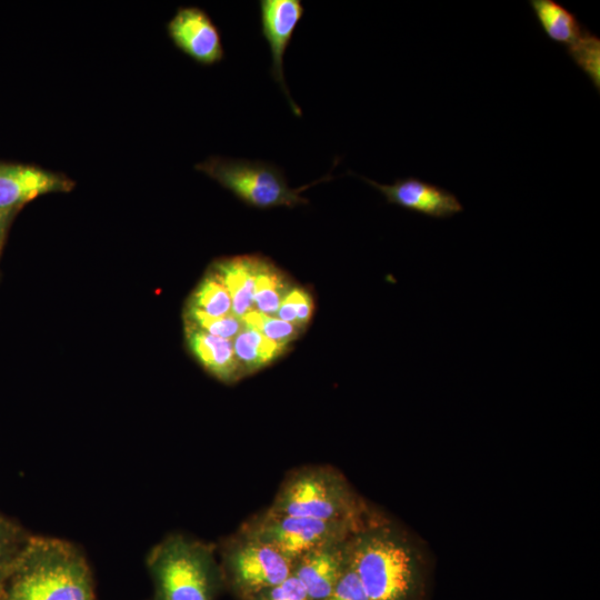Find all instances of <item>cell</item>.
<instances>
[{
	"label": "cell",
	"instance_id": "cell-1",
	"mask_svg": "<svg viewBox=\"0 0 600 600\" xmlns=\"http://www.w3.org/2000/svg\"><path fill=\"white\" fill-rule=\"evenodd\" d=\"M349 558L368 600H429L427 543L377 507L350 537Z\"/></svg>",
	"mask_w": 600,
	"mask_h": 600
},
{
	"label": "cell",
	"instance_id": "cell-2",
	"mask_svg": "<svg viewBox=\"0 0 600 600\" xmlns=\"http://www.w3.org/2000/svg\"><path fill=\"white\" fill-rule=\"evenodd\" d=\"M0 600H96L89 564L66 540L29 536L0 583Z\"/></svg>",
	"mask_w": 600,
	"mask_h": 600
},
{
	"label": "cell",
	"instance_id": "cell-3",
	"mask_svg": "<svg viewBox=\"0 0 600 600\" xmlns=\"http://www.w3.org/2000/svg\"><path fill=\"white\" fill-rule=\"evenodd\" d=\"M371 507L337 468L307 464L287 473L266 510L321 520L361 521Z\"/></svg>",
	"mask_w": 600,
	"mask_h": 600
},
{
	"label": "cell",
	"instance_id": "cell-4",
	"mask_svg": "<svg viewBox=\"0 0 600 600\" xmlns=\"http://www.w3.org/2000/svg\"><path fill=\"white\" fill-rule=\"evenodd\" d=\"M153 600H216L223 587L213 544L171 533L147 557Z\"/></svg>",
	"mask_w": 600,
	"mask_h": 600
},
{
	"label": "cell",
	"instance_id": "cell-5",
	"mask_svg": "<svg viewBox=\"0 0 600 600\" xmlns=\"http://www.w3.org/2000/svg\"><path fill=\"white\" fill-rule=\"evenodd\" d=\"M194 169L214 180L244 204L259 210L308 204V199L301 192L317 182L332 178L326 176L310 184L291 188L283 170L274 163L221 156H211L197 163Z\"/></svg>",
	"mask_w": 600,
	"mask_h": 600
},
{
	"label": "cell",
	"instance_id": "cell-6",
	"mask_svg": "<svg viewBox=\"0 0 600 600\" xmlns=\"http://www.w3.org/2000/svg\"><path fill=\"white\" fill-rule=\"evenodd\" d=\"M219 553L223 587L238 600L281 583L293 571L294 561L241 528L221 542Z\"/></svg>",
	"mask_w": 600,
	"mask_h": 600
},
{
	"label": "cell",
	"instance_id": "cell-7",
	"mask_svg": "<svg viewBox=\"0 0 600 600\" xmlns=\"http://www.w3.org/2000/svg\"><path fill=\"white\" fill-rule=\"evenodd\" d=\"M363 520H321L263 510L250 517L240 528L294 561L310 551L349 539Z\"/></svg>",
	"mask_w": 600,
	"mask_h": 600
},
{
	"label": "cell",
	"instance_id": "cell-8",
	"mask_svg": "<svg viewBox=\"0 0 600 600\" xmlns=\"http://www.w3.org/2000/svg\"><path fill=\"white\" fill-rule=\"evenodd\" d=\"M174 47L198 64L209 67L224 59L221 31L203 9L179 7L167 23Z\"/></svg>",
	"mask_w": 600,
	"mask_h": 600
},
{
	"label": "cell",
	"instance_id": "cell-9",
	"mask_svg": "<svg viewBox=\"0 0 600 600\" xmlns=\"http://www.w3.org/2000/svg\"><path fill=\"white\" fill-rule=\"evenodd\" d=\"M74 181L64 173L23 163L0 162V213L13 217L26 203L54 192H68Z\"/></svg>",
	"mask_w": 600,
	"mask_h": 600
},
{
	"label": "cell",
	"instance_id": "cell-10",
	"mask_svg": "<svg viewBox=\"0 0 600 600\" xmlns=\"http://www.w3.org/2000/svg\"><path fill=\"white\" fill-rule=\"evenodd\" d=\"M259 8L261 34L271 52V77L284 93L291 111L300 117L301 109L291 98L284 79L283 58L304 16V7L300 0H260Z\"/></svg>",
	"mask_w": 600,
	"mask_h": 600
},
{
	"label": "cell",
	"instance_id": "cell-11",
	"mask_svg": "<svg viewBox=\"0 0 600 600\" xmlns=\"http://www.w3.org/2000/svg\"><path fill=\"white\" fill-rule=\"evenodd\" d=\"M360 179L379 190L388 203L429 218L449 219L463 211L454 193L416 177L399 178L391 184H382L361 176Z\"/></svg>",
	"mask_w": 600,
	"mask_h": 600
},
{
	"label": "cell",
	"instance_id": "cell-12",
	"mask_svg": "<svg viewBox=\"0 0 600 600\" xmlns=\"http://www.w3.org/2000/svg\"><path fill=\"white\" fill-rule=\"evenodd\" d=\"M349 539L294 560L292 574L302 583L310 600L324 599L338 583L349 564Z\"/></svg>",
	"mask_w": 600,
	"mask_h": 600
},
{
	"label": "cell",
	"instance_id": "cell-13",
	"mask_svg": "<svg viewBox=\"0 0 600 600\" xmlns=\"http://www.w3.org/2000/svg\"><path fill=\"white\" fill-rule=\"evenodd\" d=\"M184 337L194 359L219 381L231 384L244 377L232 340L219 338L186 322Z\"/></svg>",
	"mask_w": 600,
	"mask_h": 600
},
{
	"label": "cell",
	"instance_id": "cell-14",
	"mask_svg": "<svg viewBox=\"0 0 600 600\" xmlns=\"http://www.w3.org/2000/svg\"><path fill=\"white\" fill-rule=\"evenodd\" d=\"M260 256L243 254L224 258L211 270L227 288L232 301V314L243 318L253 310V293Z\"/></svg>",
	"mask_w": 600,
	"mask_h": 600
},
{
	"label": "cell",
	"instance_id": "cell-15",
	"mask_svg": "<svg viewBox=\"0 0 600 600\" xmlns=\"http://www.w3.org/2000/svg\"><path fill=\"white\" fill-rule=\"evenodd\" d=\"M232 344L236 358L244 376L269 366L289 348L264 337L258 330L246 324L232 339Z\"/></svg>",
	"mask_w": 600,
	"mask_h": 600
},
{
	"label": "cell",
	"instance_id": "cell-16",
	"mask_svg": "<svg viewBox=\"0 0 600 600\" xmlns=\"http://www.w3.org/2000/svg\"><path fill=\"white\" fill-rule=\"evenodd\" d=\"M529 4L546 36L553 42L570 46L582 32L577 17L554 0H530Z\"/></svg>",
	"mask_w": 600,
	"mask_h": 600
},
{
	"label": "cell",
	"instance_id": "cell-17",
	"mask_svg": "<svg viewBox=\"0 0 600 600\" xmlns=\"http://www.w3.org/2000/svg\"><path fill=\"white\" fill-rule=\"evenodd\" d=\"M292 288L286 274L270 260L260 256L253 293V310L274 317L281 301Z\"/></svg>",
	"mask_w": 600,
	"mask_h": 600
},
{
	"label": "cell",
	"instance_id": "cell-18",
	"mask_svg": "<svg viewBox=\"0 0 600 600\" xmlns=\"http://www.w3.org/2000/svg\"><path fill=\"white\" fill-rule=\"evenodd\" d=\"M186 312L213 318L232 313L231 297L224 284L212 270L204 276L193 290Z\"/></svg>",
	"mask_w": 600,
	"mask_h": 600
},
{
	"label": "cell",
	"instance_id": "cell-19",
	"mask_svg": "<svg viewBox=\"0 0 600 600\" xmlns=\"http://www.w3.org/2000/svg\"><path fill=\"white\" fill-rule=\"evenodd\" d=\"M567 53L576 66L589 78L597 91H600V39L583 28L581 34L567 47Z\"/></svg>",
	"mask_w": 600,
	"mask_h": 600
},
{
	"label": "cell",
	"instance_id": "cell-20",
	"mask_svg": "<svg viewBox=\"0 0 600 600\" xmlns=\"http://www.w3.org/2000/svg\"><path fill=\"white\" fill-rule=\"evenodd\" d=\"M243 324L249 326L264 337L289 347L301 333V328L282 321L277 317L266 316L254 310L241 318Z\"/></svg>",
	"mask_w": 600,
	"mask_h": 600
},
{
	"label": "cell",
	"instance_id": "cell-21",
	"mask_svg": "<svg viewBox=\"0 0 600 600\" xmlns=\"http://www.w3.org/2000/svg\"><path fill=\"white\" fill-rule=\"evenodd\" d=\"M30 534L0 512V583Z\"/></svg>",
	"mask_w": 600,
	"mask_h": 600
},
{
	"label": "cell",
	"instance_id": "cell-22",
	"mask_svg": "<svg viewBox=\"0 0 600 600\" xmlns=\"http://www.w3.org/2000/svg\"><path fill=\"white\" fill-rule=\"evenodd\" d=\"M184 321L209 334L232 340L243 327V322L236 316L207 317L199 313L186 312Z\"/></svg>",
	"mask_w": 600,
	"mask_h": 600
},
{
	"label": "cell",
	"instance_id": "cell-23",
	"mask_svg": "<svg viewBox=\"0 0 600 600\" xmlns=\"http://www.w3.org/2000/svg\"><path fill=\"white\" fill-rule=\"evenodd\" d=\"M242 600H310L302 583L291 574L281 583Z\"/></svg>",
	"mask_w": 600,
	"mask_h": 600
},
{
	"label": "cell",
	"instance_id": "cell-24",
	"mask_svg": "<svg viewBox=\"0 0 600 600\" xmlns=\"http://www.w3.org/2000/svg\"><path fill=\"white\" fill-rule=\"evenodd\" d=\"M322 600H368L363 587L353 570L350 558L349 564L333 590Z\"/></svg>",
	"mask_w": 600,
	"mask_h": 600
},
{
	"label": "cell",
	"instance_id": "cell-25",
	"mask_svg": "<svg viewBox=\"0 0 600 600\" xmlns=\"http://www.w3.org/2000/svg\"><path fill=\"white\" fill-rule=\"evenodd\" d=\"M288 297L296 310L297 326L301 329L306 328L314 309L311 294L303 288L292 286L288 292Z\"/></svg>",
	"mask_w": 600,
	"mask_h": 600
},
{
	"label": "cell",
	"instance_id": "cell-26",
	"mask_svg": "<svg viewBox=\"0 0 600 600\" xmlns=\"http://www.w3.org/2000/svg\"><path fill=\"white\" fill-rule=\"evenodd\" d=\"M11 219H12V217L0 213V252H1L2 247H3L7 230H8V227H9V223H10Z\"/></svg>",
	"mask_w": 600,
	"mask_h": 600
}]
</instances>
